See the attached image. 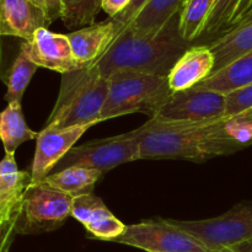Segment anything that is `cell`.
Segmentation results:
<instances>
[{
  "instance_id": "1",
  "label": "cell",
  "mask_w": 252,
  "mask_h": 252,
  "mask_svg": "<svg viewBox=\"0 0 252 252\" xmlns=\"http://www.w3.org/2000/svg\"><path fill=\"white\" fill-rule=\"evenodd\" d=\"M140 159H182L203 162L243 150L229 117L211 123H160L149 120L132 130Z\"/></svg>"
},
{
  "instance_id": "2",
  "label": "cell",
  "mask_w": 252,
  "mask_h": 252,
  "mask_svg": "<svg viewBox=\"0 0 252 252\" xmlns=\"http://www.w3.org/2000/svg\"><path fill=\"white\" fill-rule=\"evenodd\" d=\"M180 12L154 37H137L126 27L108 51L95 63L103 78L120 71L167 76L180 57L192 46L179 29Z\"/></svg>"
},
{
  "instance_id": "3",
  "label": "cell",
  "mask_w": 252,
  "mask_h": 252,
  "mask_svg": "<svg viewBox=\"0 0 252 252\" xmlns=\"http://www.w3.org/2000/svg\"><path fill=\"white\" fill-rule=\"evenodd\" d=\"M108 88V79L101 75L95 64L62 74L58 97L44 127L96 126L101 122Z\"/></svg>"
},
{
  "instance_id": "4",
  "label": "cell",
  "mask_w": 252,
  "mask_h": 252,
  "mask_svg": "<svg viewBox=\"0 0 252 252\" xmlns=\"http://www.w3.org/2000/svg\"><path fill=\"white\" fill-rule=\"evenodd\" d=\"M108 84L101 122L137 112L153 118L172 96L167 76L120 71L108 78Z\"/></svg>"
},
{
  "instance_id": "5",
  "label": "cell",
  "mask_w": 252,
  "mask_h": 252,
  "mask_svg": "<svg viewBox=\"0 0 252 252\" xmlns=\"http://www.w3.org/2000/svg\"><path fill=\"white\" fill-rule=\"evenodd\" d=\"M170 220L216 252H252V202L236 204L216 218Z\"/></svg>"
},
{
  "instance_id": "6",
  "label": "cell",
  "mask_w": 252,
  "mask_h": 252,
  "mask_svg": "<svg viewBox=\"0 0 252 252\" xmlns=\"http://www.w3.org/2000/svg\"><path fill=\"white\" fill-rule=\"evenodd\" d=\"M73 197L44 182L30 185L14 223L16 235H37L61 228L71 217Z\"/></svg>"
},
{
  "instance_id": "7",
  "label": "cell",
  "mask_w": 252,
  "mask_h": 252,
  "mask_svg": "<svg viewBox=\"0 0 252 252\" xmlns=\"http://www.w3.org/2000/svg\"><path fill=\"white\" fill-rule=\"evenodd\" d=\"M113 243L132 246L147 252H216L170 219L154 218L127 225Z\"/></svg>"
},
{
  "instance_id": "8",
  "label": "cell",
  "mask_w": 252,
  "mask_h": 252,
  "mask_svg": "<svg viewBox=\"0 0 252 252\" xmlns=\"http://www.w3.org/2000/svg\"><path fill=\"white\" fill-rule=\"evenodd\" d=\"M139 159V142L130 130L125 134L93 140L86 144L74 147L57 165L53 172L78 166L95 169L105 174L120 165Z\"/></svg>"
},
{
  "instance_id": "9",
  "label": "cell",
  "mask_w": 252,
  "mask_h": 252,
  "mask_svg": "<svg viewBox=\"0 0 252 252\" xmlns=\"http://www.w3.org/2000/svg\"><path fill=\"white\" fill-rule=\"evenodd\" d=\"M225 117V95L193 88L172 94L157 115L149 120L160 123H211Z\"/></svg>"
},
{
  "instance_id": "10",
  "label": "cell",
  "mask_w": 252,
  "mask_h": 252,
  "mask_svg": "<svg viewBox=\"0 0 252 252\" xmlns=\"http://www.w3.org/2000/svg\"><path fill=\"white\" fill-rule=\"evenodd\" d=\"M91 127L94 126H74L68 128L44 127L38 132L30 185L39 184L52 174L69 150L75 147V143Z\"/></svg>"
},
{
  "instance_id": "11",
  "label": "cell",
  "mask_w": 252,
  "mask_h": 252,
  "mask_svg": "<svg viewBox=\"0 0 252 252\" xmlns=\"http://www.w3.org/2000/svg\"><path fill=\"white\" fill-rule=\"evenodd\" d=\"M20 49L38 68L61 74L84 68L74 57L68 36L54 33L47 27L37 30L30 41H22Z\"/></svg>"
},
{
  "instance_id": "12",
  "label": "cell",
  "mask_w": 252,
  "mask_h": 252,
  "mask_svg": "<svg viewBox=\"0 0 252 252\" xmlns=\"http://www.w3.org/2000/svg\"><path fill=\"white\" fill-rule=\"evenodd\" d=\"M126 27L116 19L83 27L66 34L76 61L86 68L94 65L108 51Z\"/></svg>"
},
{
  "instance_id": "13",
  "label": "cell",
  "mask_w": 252,
  "mask_h": 252,
  "mask_svg": "<svg viewBox=\"0 0 252 252\" xmlns=\"http://www.w3.org/2000/svg\"><path fill=\"white\" fill-rule=\"evenodd\" d=\"M48 25L44 12L30 0H0V37L30 41L37 30Z\"/></svg>"
},
{
  "instance_id": "14",
  "label": "cell",
  "mask_w": 252,
  "mask_h": 252,
  "mask_svg": "<svg viewBox=\"0 0 252 252\" xmlns=\"http://www.w3.org/2000/svg\"><path fill=\"white\" fill-rule=\"evenodd\" d=\"M214 56L209 46H191L174 64L167 75L172 94L196 88L212 75Z\"/></svg>"
},
{
  "instance_id": "15",
  "label": "cell",
  "mask_w": 252,
  "mask_h": 252,
  "mask_svg": "<svg viewBox=\"0 0 252 252\" xmlns=\"http://www.w3.org/2000/svg\"><path fill=\"white\" fill-rule=\"evenodd\" d=\"M30 184L31 172L19 170L15 154H5L0 161V223L15 221Z\"/></svg>"
},
{
  "instance_id": "16",
  "label": "cell",
  "mask_w": 252,
  "mask_h": 252,
  "mask_svg": "<svg viewBox=\"0 0 252 252\" xmlns=\"http://www.w3.org/2000/svg\"><path fill=\"white\" fill-rule=\"evenodd\" d=\"M186 0H148L127 29L137 37H154L171 17L179 14Z\"/></svg>"
},
{
  "instance_id": "17",
  "label": "cell",
  "mask_w": 252,
  "mask_h": 252,
  "mask_svg": "<svg viewBox=\"0 0 252 252\" xmlns=\"http://www.w3.org/2000/svg\"><path fill=\"white\" fill-rule=\"evenodd\" d=\"M214 56L213 73L252 52V22L240 25L221 34L209 44Z\"/></svg>"
},
{
  "instance_id": "18",
  "label": "cell",
  "mask_w": 252,
  "mask_h": 252,
  "mask_svg": "<svg viewBox=\"0 0 252 252\" xmlns=\"http://www.w3.org/2000/svg\"><path fill=\"white\" fill-rule=\"evenodd\" d=\"M102 176L103 174L98 170L73 166L52 172L42 182L75 198L83 194L93 193L96 184L102 179Z\"/></svg>"
},
{
  "instance_id": "19",
  "label": "cell",
  "mask_w": 252,
  "mask_h": 252,
  "mask_svg": "<svg viewBox=\"0 0 252 252\" xmlns=\"http://www.w3.org/2000/svg\"><path fill=\"white\" fill-rule=\"evenodd\" d=\"M250 84H252V52L236 59L221 70L212 74L209 78L198 84L197 88L228 95L229 93L245 88Z\"/></svg>"
},
{
  "instance_id": "20",
  "label": "cell",
  "mask_w": 252,
  "mask_h": 252,
  "mask_svg": "<svg viewBox=\"0 0 252 252\" xmlns=\"http://www.w3.org/2000/svg\"><path fill=\"white\" fill-rule=\"evenodd\" d=\"M37 137L38 133L27 126L21 102H10L0 111V140L5 154H15L22 143L37 139Z\"/></svg>"
},
{
  "instance_id": "21",
  "label": "cell",
  "mask_w": 252,
  "mask_h": 252,
  "mask_svg": "<svg viewBox=\"0 0 252 252\" xmlns=\"http://www.w3.org/2000/svg\"><path fill=\"white\" fill-rule=\"evenodd\" d=\"M251 9L252 0H214L204 34L219 37L231 31L240 25Z\"/></svg>"
},
{
  "instance_id": "22",
  "label": "cell",
  "mask_w": 252,
  "mask_h": 252,
  "mask_svg": "<svg viewBox=\"0 0 252 252\" xmlns=\"http://www.w3.org/2000/svg\"><path fill=\"white\" fill-rule=\"evenodd\" d=\"M213 0H186L180 10L179 29L182 38L193 43L204 34Z\"/></svg>"
},
{
  "instance_id": "23",
  "label": "cell",
  "mask_w": 252,
  "mask_h": 252,
  "mask_svg": "<svg viewBox=\"0 0 252 252\" xmlns=\"http://www.w3.org/2000/svg\"><path fill=\"white\" fill-rule=\"evenodd\" d=\"M37 69L38 66L32 63L21 49H19V53L15 57L6 75L2 78L7 88L4 96L7 103L21 102L22 96Z\"/></svg>"
},
{
  "instance_id": "24",
  "label": "cell",
  "mask_w": 252,
  "mask_h": 252,
  "mask_svg": "<svg viewBox=\"0 0 252 252\" xmlns=\"http://www.w3.org/2000/svg\"><path fill=\"white\" fill-rule=\"evenodd\" d=\"M102 0H62L61 20L68 29L86 27L95 24Z\"/></svg>"
},
{
  "instance_id": "25",
  "label": "cell",
  "mask_w": 252,
  "mask_h": 252,
  "mask_svg": "<svg viewBox=\"0 0 252 252\" xmlns=\"http://www.w3.org/2000/svg\"><path fill=\"white\" fill-rule=\"evenodd\" d=\"M84 228L90 234L91 238L98 239V240L113 241L125 233L127 225L123 224L117 217L113 216L112 212H110L107 216L102 217L101 219L84 226Z\"/></svg>"
},
{
  "instance_id": "26",
  "label": "cell",
  "mask_w": 252,
  "mask_h": 252,
  "mask_svg": "<svg viewBox=\"0 0 252 252\" xmlns=\"http://www.w3.org/2000/svg\"><path fill=\"white\" fill-rule=\"evenodd\" d=\"M252 110V84L225 95V117H235Z\"/></svg>"
},
{
  "instance_id": "27",
  "label": "cell",
  "mask_w": 252,
  "mask_h": 252,
  "mask_svg": "<svg viewBox=\"0 0 252 252\" xmlns=\"http://www.w3.org/2000/svg\"><path fill=\"white\" fill-rule=\"evenodd\" d=\"M47 16L49 24L62 17V0H30Z\"/></svg>"
},
{
  "instance_id": "28",
  "label": "cell",
  "mask_w": 252,
  "mask_h": 252,
  "mask_svg": "<svg viewBox=\"0 0 252 252\" xmlns=\"http://www.w3.org/2000/svg\"><path fill=\"white\" fill-rule=\"evenodd\" d=\"M148 0H132V2L129 4V6H128L127 9L122 12V14H120L118 16H116V17H113V19H116L118 22H120V24H122L123 26L127 27L128 25H129L130 22L134 20V17L137 16L138 12L140 11V9L144 6V4Z\"/></svg>"
},
{
  "instance_id": "29",
  "label": "cell",
  "mask_w": 252,
  "mask_h": 252,
  "mask_svg": "<svg viewBox=\"0 0 252 252\" xmlns=\"http://www.w3.org/2000/svg\"><path fill=\"white\" fill-rule=\"evenodd\" d=\"M130 2H132V0H102L101 9L108 15L110 19H113V17L122 14L129 6Z\"/></svg>"
},
{
  "instance_id": "30",
  "label": "cell",
  "mask_w": 252,
  "mask_h": 252,
  "mask_svg": "<svg viewBox=\"0 0 252 252\" xmlns=\"http://www.w3.org/2000/svg\"><path fill=\"white\" fill-rule=\"evenodd\" d=\"M14 223L15 221H11L10 224H7L4 233H2L1 239H0V252H9L10 250V246H11L12 240H14V236L16 235L15 234Z\"/></svg>"
},
{
  "instance_id": "31",
  "label": "cell",
  "mask_w": 252,
  "mask_h": 252,
  "mask_svg": "<svg viewBox=\"0 0 252 252\" xmlns=\"http://www.w3.org/2000/svg\"><path fill=\"white\" fill-rule=\"evenodd\" d=\"M250 22H252V10L250 12H249L248 15H246L245 17H244V20L243 21L240 22V25H245V24H250ZM240 25H239V26H240ZM238 27V26H236Z\"/></svg>"
},
{
  "instance_id": "32",
  "label": "cell",
  "mask_w": 252,
  "mask_h": 252,
  "mask_svg": "<svg viewBox=\"0 0 252 252\" xmlns=\"http://www.w3.org/2000/svg\"><path fill=\"white\" fill-rule=\"evenodd\" d=\"M9 224H10V223H9ZM6 225H7V224L0 223V239H1L2 233H4V230H5V228H6Z\"/></svg>"
},
{
  "instance_id": "33",
  "label": "cell",
  "mask_w": 252,
  "mask_h": 252,
  "mask_svg": "<svg viewBox=\"0 0 252 252\" xmlns=\"http://www.w3.org/2000/svg\"><path fill=\"white\" fill-rule=\"evenodd\" d=\"M244 115H246V116H250V115H252V110L248 111V112H246V113H244Z\"/></svg>"
},
{
  "instance_id": "34",
  "label": "cell",
  "mask_w": 252,
  "mask_h": 252,
  "mask_svg": "<svg viewBox=\"0 0 252 252\" xmlns=\"http://www.w3.org/2000/svg\"><path fill=\"white\" fill-rule=\"evenodd\" d=\"M244 116H246V115H244ZM248 117H250V118H251V121H252V115H250V116H248Z\"/></svg>"
},
{
  "instance_id": "35",
  "label": "cell",
  "mask_w": 252,
  "mask_h": 252,
  "mask_svg": "<svg viewBox=\"0 0 252 252\" xmlns=\"http://www.w3.org/2000/svg\"><path fill=\"white\" fill-rule=\"evenodd\" d=\"M251 10H252V9H251Z\"/></svg>"
}]
</instances>
